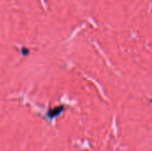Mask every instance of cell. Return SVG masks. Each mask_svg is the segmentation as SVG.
Masks as SVG:
<instances>
[{
  "instance_id": "6da1fadb",
  "label": "cell",
  "mask_w": 152,
  "mask_h": 151,
  "mask_svg": "<svg viewBox=\"0 0 152 151\" xmlns=\"http://www.w3.org/2000/svg\"><path fill=\"white\" fill-rule=\"evenodd\" d=\"M62 108H63V107H58V108H55L50 110L49 113H48V116H49L50 117H54V116H58V115L62 112Z\"/></svg>"
}]
</instances>
